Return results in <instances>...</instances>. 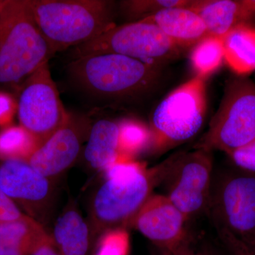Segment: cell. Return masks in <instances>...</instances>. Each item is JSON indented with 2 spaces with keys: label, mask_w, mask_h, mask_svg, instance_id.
Instances as JSON below:
<instances>
[{
  "label": "cell",
  "mask_w": 255,
  "mask_h": 255,
  "mask_svg": "<svg viewBox=\"0 0 255 255\" xmlns=\"http://www.w3.org/2000/svg\"><path fill=\"white\" fill-rule=\"evenodd\" d=\"M130 237L124 228L107 230L100 238L95 255H127Z\"/></svg>",
  "instance_id": "24"
},
{
  "label": "cell",
  "mask_w": 255,
  "mask_h": 255,
  "mask_svg": "<svg viewBox=\"0 0 255 255\" xmlns=\"http://www.w3.org/2000/svg\"><path fill=\"white\" fill-rule=\"evenodd\" d=\"M255 139V85L246 78L228 82L219 108L194 149L229 153Z\"/></svg>",
  "instance_id": "6"
},
{
  "label": "cell",
  "mask_w": 255,
  "mask_h": 255,
  "mask_svg": "<svg viewBox=\"0 0 255 255\" xmlns=\"http://www.w3.org/2000/svg\"><path fill=\"white\" fill-rule=\"evenodd\" d=\"M7 1L8 0H0V13L2 11L3 8L4 7Z\"/></svg>",
  "instance_id": "33"
},
{
  "label": "cell",
  "mask_w": 255,
  "mask_h": 255,
  "mask_svg": "<svg viewBox=\"0 0 255 255\" xmlns=\"http://www.w3.org/2000/svg\"><path fill=\"white\" fill-rule=\"evenodd\" d=\"M191 1L187 0H131L122 3V9L132 17L141 19L167 8L189 6ZM140 19V20H141Z\"/></svg>",
  "instance_id": "23"
},
{
  "label": "cell",
  "mask_w": 255,
  "mask_h": 255,
  "mask_svg": "<svg viewBox=\"0 0 255 255\" xmlns=\"http://www.w3.org/2000/svg\"><path fill=\"white\" fill-rule=\"evenodd\" d=\"M173 255H221L214 248L209 246L196 247L189 237L186 238Z\"/></svg>",
  "instance_id": "27"
},
{
  "label": "cell",
  "mask_w": 255,
  "mask_h": 255,
  "mask_svg": "<svg viewBox=\"0 0 255 255\" xmlns=\"http://www.w3.org/2000/svg\"><path fill=\"white\" fill-rule=\"evenodd\" d=\"M26 216L27 215L22 214L17 205L0 188V223L18 221Z\"/></svg>",
  "instance_id": "26"
},
{
  "label": "cell",
  "mask_w": 255,
  "mask_h": 255,
  "mask_svg": "<svg viewBox=\"0 0 255 255\" xmlns=\"http://www.w3.org/2000/svg\"><path fill=\"white\" fill-rule=\"evenodd\" d=\"M53 239L60 255H90V230L76 210H66L58 218Z\"/></svg>",
  "instance_id": "18"
},
{
  "label": "cell",
  "mask_w": 255,
  "mask_h": 255,
  "mask_svg": "<svg viewBox=\"0 0 255 255\" xmlns=\"http://www.w3.org/2000/svg\"><path fill=\"white\" fill-rule=\"evenodd\" d=\"M0 188L15 204L29 213L44 204L50 194L48 178L20 159L0 163Z\"/></svg>",
  "instance_id": "13"
},
{
  "label": "cell",
  "mask_w": 255,
  "mask_h": 255,
  "mask_svg": "<svg viewBox=\"0 0 255 255\" xmlns=\"http://www.w3.org/2000/svg\"><path fill=\"white\" fill-rule=\"evenodd\" d=\"M83 128L70 116L65 125L41 144L26 162L47 178L61 173L75 162L80 153Z\"/></svg>",
  "instance_id": "12"
},
{
  "label": "cell",
  "mask_w": 255,
  "mask_h": 255,
  "mask_svg": "<svg viewBox=\"0 0 255 255\" xmlns=\"http://www.w3.org/2000/svg\"><path fill=\"white\" fill-rule=\"evenodd\" d=\"M17 111L21 127L39 146L68 122L70 115L64 108L48 63L32 74L21 87Z\"/></svg>",
  "instance_id": "9"
},
{
  "label": "cell",
  "mask_w": 255,
  "mask_h": 255,
  "mask_svg": "<svg viewBox=\"0 0 255 255\" xmlns=\"http://www.w3.org/2000/svg\"><path fill=\"white\" fill-rule=\"evenodd\" d=\"M208 209L218 231L245 243H255V174L242 170L225 174L211 190Z\"/></svg>",
  "instance_id": "8"
},
{
  "label": "cell",
  "mask_w": 255,
  "mask_h": 255,
  "mask_svg": "<svg viewBox=\"0 0 255 255\" xmlns=\"http://www.w3.org/2000/svg\"><path fill=\"white\" fill-rule=\"evenodd\" d=\"M74 48V58L114 53L159 66L177 59L181 54L180 47L158 27L142 21L116 25L97 38Z\"/></svg>",
  "instance_id": "7"
},
{
  "label": "cell",
  "mask_w": 255,
  "mask_h": 255,
  "mask_svg": "<svg viewBox=\"0 0 255 255\" xmlns=\"http://www.w3.org/2000/svg\"><path fill=\"white\" fill-rule=\"evenodd\" d=\"M218 233L228 255H244L234 236L225 231H218Z\"/></svg>",
  "instance_id": "29"
},
{
  "label": "cell",
  "mask_w": 255,
  "mask_h": 255,
  "mask_svg": "<svg viewBox=\"0 0 255 255\" xmlns=\"http://www.w3.org/2000/svg\"><path fill=\"white\" fill-rule=\"evenodd\" d=\"M187 222L185 216L167 196L152 194L128 225L135 228L159 249L173 255L187 238Z\"/></svg>",
  "instance_id": "11"
},
{
  "label": "cell",
  "mask_w": 255,
  "mask_h": 255,
  "mask_svg": "<svg viewBox=\"0 0 255 255\" xmlns=\"http://www.w3.org/2000/svg\"><path fill=\"white\" fill-rule=\"evenodd\" d=\"M120 155L119 127L110 119L97 121L91 128L85 147V159L92 168L106 171Z\"/></svg>",
  "instance_id": "17"
},
{
  "label": "cell",
  "mask_w": 255,
  "mask_h": 255,
  "mask_svg": "<svg viewBox=\"0 0 255 255\" xmlns=\"http://www.w3.org/2000/svg\"><path fill=\"white\" fill-rule=\"evenodd\" d=\"M55 54L35 21L28 0H8L0 13V85L22 86Z\"/></svg>",
  "instance_id": "2"
},
{
  "label": "cell",
  "mask_w": 255,
  "mask_h": 255,
  "mask_svg": "<svg viewBox=\"0 0 255 255\" xmlns=\"http://www.w3.org/2000/svg\"><path fill=\"white\" fill-rule=\"evenodd\" d=\"M211 152L195 149L174 155L170 172L164 180L166 196L186 219L208 209L212 187Z\"/></svg>",
  "instance_id": "10"
},
{
  "label": "cell",
  "mask_w": 255,
  "mask_h": 255,
  "mask_svg": "<svg viewBox=\"0 0 255 255\" xmlns=\"http://www.w3.org/2000/svg\"><path fill=\"white\" fill-rule=\"evenodd\" d=\"M14 111V102L9 95L0 92V125L9 122Z\"/></svg>",
  "instance_id": "28"
},
{
  "label": "cell",
  "mask_w": 255,
  "mask_h": 255,
  "mask_svg": "<svg viewBox=\"0 0 255 255\" xmlns=\"http://www.w3.org/2000/svg\"><path fill=\"white\" fill-rule=\"evenodd\" d=\"M39 144L24 128L11 127L0 132V159L26 161Z\"/></svg>",
  "instance_id": "21"
},
{
  "label": "cell",
  "mask_w": 255,
  "mask_h": 255,
  "mask_svg": "<svg viewBox=\"0 0 255 255\" xmlns=\"http://www.w3.org/2000/svg\"><path fill=\"white\" fill-rule=\"evenodd\" d=\"M138 21L155 25L180 48L196 45L208 36L202 18L188 6L167 8Z\"/></svg>",
  "instance_id": "15"
},
{
  "label": "cell",
  "mask_w": 255,
  "mask_h": 255,
  "mask_svg": "<svg viewBox=\"0 0 255 255\" xmlns=\"http://www.w3.org/2000/svg\"><path fill=\"white\" fill-rule=\"evenodd\" d=\"M32 255H60L58 249L54 243V241L50 242L48 244L41 247L36 253Z\"/></svg>",
  "instance_id": "30"
},
{
  "label": "cell",
  "mask_w": 255,
  "mask_h": 255,
  "mask_svg": "<svg viewBox=\"0 0 255 255\" xmlns=\"http://www.w3.org/2000/svg\"><path fill=\"white\" fill-rule=\"evenodd\" d=\"M206 113L205 79L196 76L169 93L151 116L150 150L162 152L192 138Z\"/></svg>",
  "instance_id": "4"
},
{
  "label": "cell",
  "mask_w": 255,
  "mask_h": 255,
  "mask_svg": "<svg viewBox=\"0 0 255 255\" xmlns=\"http://www.w3.org/2000/svg\"><path fill=\"white\" fill-rule=\"evenodd\" d=\"M68 71L84 92L116 103L141 100L158 87L162 77L159 65L114 53L74 58Z\"/></svg>",
  "instance_id": "1"
},
{
  "label": "cell",
  "mask_w": 255,
  "mask_h": 255,
  "mask_svg": "<svg viewBox=\"0 0 255 255\" xmlns=\"http://www.w3.org/2000/svg\"><path fill=\"white\" fill-rule=\"evenodd\" d=\"M173 162L174 155L152 168L107 178L96 193L92 204L97 226L107 231L128 224L154 189L164 182Z\"/></svg>",
  "instance_id": "5"
},
{
  "label": "cell",
  "mask_w": 255,
  "mask_h": 255,
  "mask_svg": "<svg viewBox=\"0 0 255 255\" xmlns=\"http://www.w3.org/2000/svg\"><path fill=\"white\" fill-rule=\"evenodd\" d=\"M188 7L202 18L208 35L221 38L233 28L255 20V0H197Z\"/></svg>",
  "instance_id": "14"
},
{
  "label": "cell",
  "mask_w": 255,
  "mask_h": 255,
  "mask_svg": "<svg viewBox=\"0 0 255 255\" xmlns=\"http://www.w3.org/2000/svg\"><path fill=\"white\" fill-rule=\"evenodd\" d=\"M120 155L132 158L142 151L150 148V128L142 122L124 119L119 123Z\"/></svg>",
  "instance_id": "22"
},
{
  "label": "cell",
  "mask_w": 255,
  "mask_h": 255,
  "mask_svg": "<svg viewBox=\"0 0 255 255\" xmlns=\"http://www.w3.org/2000/svg\"><path fill=\"white\" fill-rule=\"evenodd\" d=\"M224 59L223 38L206 36L196 43L191 53V63L196 76L206 79L221 66Z\"/></svg>",
  "instance_id": "20"
},
{
  "label": "cell",
  "mask_w": 255,
  "mask_h": 255,
  "mask_svg": "<svg viewBox=\"0 0 255 255\" xmlns=\"http://www.w3.org/2000/svg\"><path fill=\"white\" fill-rule=\"evenodd\" d=\"M155 255H172L169 252L163 251V250L159 249L157 248V251L156 252Z\"/></svg>",
  "instance_id": "32"
},
{
  "label": "cell",
  "mask_w": 255,
  "mask_h": 255,
  "mask_svg": "<svg viewBox=\"0 0 255 255\" xmlns=\"http://www.w3.org/2000/svg\"><path fill=\"white\" fill-rule=\"evenodd\" d=\"M35 21L52 49L80 46L116 26L107 0H28Z\"/></svg>",
  "instance_id": "3"
},
{
  "label": "cell",
  "mask_w": 255,
  "mask_h": 255,
  "mask_svg": "<svg viewBox=\"0 0 255 255\" xmlns=\"http://www.w3.org/2000/svg\"><path fill=\"white\" fill-rule=\"evenodd\" d=\"M53 241L31 216L0 223V255H32Z\"/></svg>",
  "instance_id": "16"
},
{
  "label": "cell",
  "mask_w": 255,
  "mask_h": 255,
  "mask_svg": "<svg viewBox=\"0 0 255 255\" xmlns=\"http://www.w3.org/2000/svg\"><path fill=\"white\" fill-rule=\"evenodd\" d=\"M224 59L238 75H246L255 70V28L241 24L223 38Z\"/></svg>",
  "instance_id": "19"
},
{
  "label": "cell",
  "mask_w": 255,
  "mask_h": 255,
  "mask_svg": "<svg viewBox=\"0 0 255 255\" xmlns=\"http://www.w3.org/2000/svg\"><path fill=\"white\" fill-rule=\"evenodd\" d=\"M236 239L237 241L238 246H239L241 251H243L244 255H255V243H245L236 238Z\"/></svg>",
  "instance_id": "31"
},
{
  "label": "cell",
  "mask_w": 255,
  "mask_h": 255,
  "mask_svg": "<svg viewBox=\"0 0 255 255\" xmlns=\"http://www.w3.org/2000/svg\"><path fill=\"white\" fill-rule=\"evenodd\" d=\"M228 155L242 170L255 173V139Z\"/></svg>",
  "instance_id": "25"
}]
</instances>
